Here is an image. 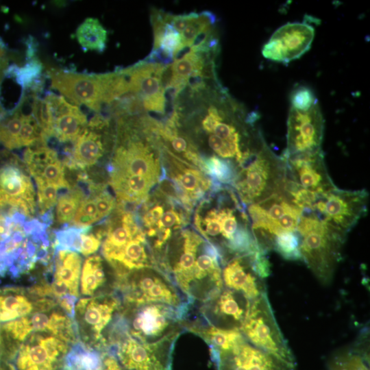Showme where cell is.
<instances>
[{
	"mask_svg": "<svg viewBox=\"0 0 370 370\" xmlns=\"http://www.w3.org/2000/svg\"><path fill=\"white\" fill-rule=\"evenodd\" d=\"M171 270L175 286L188 301L203 304L223 288L218 253L213 246L186 236Z\"/></svg>",
	"mask_w": 370,
	"mask_h": 370,
	"instance_id": "cell-1",
	"label": "cell"
},
{
	"mask_svg": "<svg viewBox=\"0 0 370 370\" xmlns=\"http://www.w3.org/2000/svg\"><path fill=\"white\" fill-rule=\"evenodd\" d=\"M304 261L323 284H329L340 262L346 236L314 214L302 212L297 228Z\"/></svg>",
	"mask_w": 370,
	"mask_h": 370,
	"instance_id": "cell-2",
	"label": "cell"
},
{
	"mask_svg": "<svg viewBox=\"0 0 370 370\" xmlns=\"http://www.w3.org/2000/svg\"><path fill=\"white\" fill-rule=\"evenodd\" d=\"M251 232L258 248L267 254L275 237L297 231L301 210L282 190L249 207Z\"/></svg>",
	"mask_w": 370,
	"mask_h": 370,
	"instance_id": "cell-3",
	"label": "cell"
},
{
	"mask_svg": "<svg viewBox=\"0 0 370 370\" xmlns=\"http://www.w3.org/2000/svg\"><path fill=\"white\" fill-rule=\"evenodd\" d=\"M51 87L75 105L99 112L113 101L115 73L86 74L50 69Z\"/></svg>",
	"mask_w": 370,
	"mask_h": 370,
	"instance_id": "cell-4",
	"label": "cell"
},
{
	"mask_svg": "<svg viewBox=\"0 0 370 370\" xmlns=\"http://www.w3.org/2000/svg\"><path fill=\"white\" fill-rule=\"evenodd\" d=\"M240 331L254 347L296 367L295 357L278 326L267 293L251 301Z\"/></svg>",
	"mask_w": 370,
	"mask_h": 370,
	"instance_id": "cell-5",
	"label": "cell"
},
{
	"mask_svg": "<svg viewBox=\"0 0 370 370\" xmlns=\"http://www.w3.org/2000/svg\"><path fill=\"white\" fill-rule=\"evenodd\" d=\"M369 195L365 190H348L336 186L317 198L308 212L347 236L367 212Z\"/></svg>",
	"mask_w": 370,
	"mask_h": 370,
	"instance_id": "cell-6",
	"label": "cell"
},
{
	"mask_svg": "<svg viewBox=\"0 0 370 370\" xmlns=\"http://www.w3.org/2000/svg\"><path fill=\"white\" fill-rule=\"evenodd\" d=\"M284 180V162L267 145L249 161L237 188L244 201L252 204L282 191Z\"/></svg>",
	"mask_w": 370,
	"mask_h": 370,
	"instance_id": "cell-7",
	"label": "cell"
},
{
	"mask_svg": "<svg viewBox=\"0 0 370 370\" xmlns=\"http://www.w3.org/2000/svg\"><path fill=\"white\" fill-rule=\"evenodd\" d=\"M281 158L284 165L283 188L319 196L336 186L327 170L322 149L293 155L283 152Z\"/></svg>",
	"mask_w": 370,
	"mask_h": 370,
	"instance_id": "cell-8",
	"label": "cell"
},
{
	"mask_svg": "<svg viewBox=\"0 0 370 370\" xmlns=\"http://www.w3.org/2000/svg\"><path fill=\"white\" fill-rule=\"evenodd\" d=\"M124 299L130 307L162 304L182 312L186 304L180 291L168 278L158 273L141 271L123 283Z\"/></svg>",
	"mask_w": 370,
	"mask_h": 370,
	"instance_id": "cell-9",
	"label": "cell"
},
{
	"mask_svg": "<svg viewBox=\"0 0 370 370\" xmlns=\"http://www.w3.org/2000/svg\"><path fill=\"white\" fill-rule=\"evenodd\" d=\"M23 341L12 357L16 370H60L71 341L49 333H35Z\"/></svg>",
	"mask_w": 370,
	"mask_h": 370,
	"instance_id": "cell-10",
	"label": "cell"
},
{
	"mask_svg": "<svg viewBox=\"0 0 370 370\" xmlns=\"http://www.w3.org/2000/svg\"><path fill=\"white\" fill-rule=\"evenodd\" d=\"M130 336L143 343H156L174 336L182 312L162 304L132 307Z\"/></svg>",
	"mask_w": 370,
	"mask_h": 370,
	"instance_id": "cell-11",
	"label": "cell"
},
{
	"mask_svg": "<svg viewBox=\"0 0 370 370\" xmlns=\"http://www.w3.org/2000/svg\"><path fill=\"white\" fill-rule=\"evenodd\" d=\"M324 119L319 101L309 108H289L287 119L286 148L288 155L321 149Z\"/></svg>",
	"mask_w": 370,
	"mask_h": 370,
	"instance_id": "cell-12",
	"label": "cell"
},
{
	"mask_svg": "<svg viewBox=\"0 0 370 370\" xmlns=\"http://www.w3.org/2000/svg\"><path fill=\"white\" fill-rule=\"evenodd\" d=\"M174 337L147 343L128 336L118 345L115 356L123 370H171Z\"/></svg>",
	"mask_w": 370,
	"mask_h": 370,
	"instance_id": "cell-13",
	"label": "cell"
},
{
	"mask_svg": "<svg viewBox=\"0 0 370 370\" xmlns=\"http://www.w3.org/2000/svg\"><path fill=\"white\" fill-rule=\"evenodd\" d=\"M306 16L303 22L288 23L276 29L264 45V58L276 62L288 64L301 58L311 47L314 25Z\"/></svg>",
	"mask_w": 370,
	"mask_h": 370,
	"instance_id": "cell-14",
	"label": "cell"
},
{
	"mask_svg": "<svg viewBox=\"0 0 370 370\" xmlns=\"http://www.w3.org/2000/svg\"><path fill=\"white\" fill-rule=\"evenodd\" d=\"M120 302L112 295L81 298L75 306L74 315L84 343L96 347L103 343V331L112 321Z\"/></svg>",
	"mask_w": 370,
	"mask_h": 370,
	"instance_id": "cell-15",
	"label": "cell"
},
{
	"mask_svg": "<svg viewBox=\"0 0 370 370\" xmlns=\"http://www.w3.org/2000/svg\"><path fill=\"white\" fill-rule=\"evenodd\" d=\"M164 66L143 60L121 69L128 81L129 92L140 97L145 110L158 113L164 112L165 98L161 81Z\"/></svg>",
	"mask_w": 370,
	"mask_h": 370,
	"instance_id": "cell-16",
	"label": "cell"
},
{
	"mask_svg": "<svg viewBox=\"0 0 370 370\" xmlns=\"http://www.w3.org/2000/svg\"><path fill=\"white\" fill-rule=\"evenodd\" d=\"M2 329L8 337L22 343L30 334L49 333L72 341L73 330L69 316L62 311L52 310L29 314L5 323Z\"/></svg>",
	"mask_w": 370,
	"mask_h": 370,
	"instance_id": "cell-17",
	"label": "cell"
},
{
	"mask_svg": "<svg viewBox=\"0 0 370 370\" xmlns=\"http://www.w3.org/2000/svg\"><path fill=\"white\" fill-rule=\"evenodd\" d=\"M217 370H296L247 341L224 352L212 353Z\"/></svg>",
	"mask_w": 370,
	"mask_h": 370,
	"instance_id": "cell-18",
	"label": "cell"
},
{
	"mask_svg": "<svg viewBox=\"0 0 370 370\" xmlns=\"http://www.w3.org/2000/svg\"><path fill=\"white\" fill-rule=\"evenodd\" d=\"M251 301L241 293L223 287L204 303L203 314L210 325L240 330L248 314Z\"/></svg>",
	"mask_w": 370,
	"mask_h": 370,
	"instance_id": "cell-19",
	"label": "cell"
},
{
	"mask_svg": "<svg viewBox=\"0 0 370 370\" xmlns=\"http://www.w3.org/2000/svg\"><path fill=\"white\" fill-rule=\"evenodd\" d=\"M258 251L233 258L222 272L223 285L251 301L267 293L264 279L258 268Z\"/></svg>",
	"mask_w": 370,
	"mask_h": 370,
	"instance_id": "cell-20",
	"label": "cell"
},
{
	"mask_svg": "<svg viewBox=\"0 0 370 370\" xmlns=\"http://www.w3.org/2000/svg\"><path fill=\"white\" fill-rule=\"evenodd\" d=\"M81 266L82 258L77 252L58 251L51 284L36 286L33 291L37 295H52L58 299L67 295L77 297Z\"/></svg>",
	"mask_w": 370,
	"mask_h": 370,
	"instance_id": "cell-21",
	"label": "cell"
},
{
	"mask_svg": "<svg viewBox=\"0 0 370 370\" xmlns=\"http://www.w3.org/2000/svg\"><path fill=\"white\" fill-rule=\"evenodd\" d=\"M35 192L28 175L14 162L0 167V201L21 209L24 214L34 211Z\"/></svg>",
	"mask_w": 370,
	"mask_h": 370,
	"instance_id": "cell-22",
	"label": "cell"
},
{
	"mask_svg": "<svg viewBox=\"0 0 370 370\" xmlns=\"http://www.w3.org/2000/svg\"><path fill=\"white\" fill-rule=\"evenodd\" d=\"M45 98L53 114L52 136L63 143L75 142L88 125L86 114L62 95L49 92Z\"/></svg>",
	"mask_w": 370,
	"mask_h": 370,
	"instance_id": "cell-23",
	"label": "cell"
},
{
	"mask_svg": "<svg viewBox=\"0 0 370 370\" xmlns=\"http://www.w3.org/2000/svg\"><path fill=\"white\" fill-rule=\"evenodd\" d=\"M25 162L35 179L69 189L71 186L64 177V165L53 149L42 143L29 147L24 154Z\"/></svg>",
	"mask_w": 370,
	"mask_h": 370,
	"instance_id": "cell-24",
	"label": "cell"
},
{
	"mask_svg": "<svg viewBox=\"0 0 370 370\" xmlns=\"http://www.w3.org/2000/svg\"><path fill=\"white\" fill-rule=\"evenodd\" d=\"M108 354L101 347L76 342L69 347L60 370H102Z\"/></svg>",
	"mask_w": 370,
	"mask_h": 370,
	"instance_id": "cell-25",
	"label": "cell"
},
{
	"mask_svg": "<svg viewBox=\"0 0 370 370\" xmlns=\"http://www.w3.org/2000/svg\"><path fill=\"white\" fill-rule=\"evenodd\" d=\"M49 300L32 301L25 291L18 287L0 288V322H9L32 312L35 307L42 306Z\"/></svg>",
	"mask_w": 370,
	"mask_h": 370,
	"instance_id": "cell-26",
	"label": "cell"
},
{
	"mask_svg": "<svg viewBox=\"0 0 370 370\" xmlns=\"http://www.w3.org/2000/svg\"><path fill=\"white\" fill-rule=\"evenodd\" d=\"M103 151L101 135L87 125L75 141L71 165L86 168L95 164Z\"/></svg>",
	"mask_w": 370,
	"mask_h": 370,
	"instance_id": "cell-27",
	"label": "cell"
},
{
	"mask_svg": "<svg viewBox=\"0 0 370 370\" xmlns=\"http://www.w3.org/2000/svg\"><path fill=\"white\" fill-rule=\"evenodd\" d=\"M77 40L84 51L103 52L106 48L108 32L97 18H86L77 28Z\"/></svg>",
	"mask_w": 370,
	"mask_h": 370,
	"instance_id": "cell-28",
	"label": "cell"
},
{
	"mask_svg": "<svg viewBox=\"0 0 370 370\" xmlns=\"http://www.w3.org/2000/svg\"><path fill=\"white\" fill-rule=\"evenodd\" d=\"M198 332L210 345L212 353L229 351L246 341L238 329H227L208 324Z\"/></svg>",
	"mask_w": 370,
	"mask_h": 370,
	"instance_id": "cell-29",
	"label": "cell"
},
{
	"mask_svg": "<svg viewBox=\"0 0 370 370\" xmlns=\"http://www.w3.org/2000/svg\"><path fill=\"white\" fill-rule=\"evenodd\" d=\"M106 281L102 260L98 256L88 257L82 267L80 276L82 294L91 296L101 287Z\"/></svg>",
	"mask_w": 370,
	"mask_h": 370,
	"instance_id": "cell-30",
	"label": "cell"
},
{
	"mask_svg": "<svg viewBox=\"0 0 370 370\" xmlns=\"http://www.w3.org/2000/svg\"><path fill=\"white\" fill-rule=\"evenodd\" d=\"M42 71V63L34 57L27 60V63L23 66H18L16 64L8 66L5 76L13 77L23 90L32 88L34 90H37L42 85L40 80Z\"/></svg>",
	"mask_w": 370,
	"mask_h": 370,
	"instance_id": "cell-31",
	"label": "cell"
},
{
	"mask_svg": "<svg viewBox=\"0 0 370 370\" xmlns=\"http://www.w3.org/2000/svg\"><path fill=\"white\" fill-rule=\"evenodd\" d=\"M329 370H369L367 351L362 343L337 353L329 362Z\"/></svg>",
	"mask_w": 370,
	"mask_h": 370,
	"instance_id": "cell-32",
	"label": "cell"
},
{
	"mask_svg": "<svg viewBox=\"0 0 370 370\" xmlns=\"http://www.w3.org/2000/svg\"><path fill=\"white\" fill-rule=\"evenodd\" d=\"M23 96L18 106L0 120V144L8 149L18 148V137L25 114L22 111Z\"/></svg>",
	"mask_w": 370,
	"mask_h": 370,
	"instance_id": "cell-33",
	"label": "cell"
},
{
	"mask_svg": "<svg viewBox=\"0 0 370 370\" xmlns=\"http://www.w3.org/2000/svg\"><path fill=\"white\" fill-rule=\"evenodd\" d=\"M127 219V217H125L122 225L110 230L103 242L102 247L103 254L108 260L130 240L139 234L136 233V230L130 224H128Z\"/></svg>",
	"mask_w": 370,
	"mask_h": 370,
	"instance_id": "cell-34",
	"label": "cell"
},
{
	"mask_svg": "<svg viewBox=\"0 0 370 370\" xmlns=\"http://www.w3.org/2000/svg\"><path fill=\"white\" fill-rule=\"evenodd\" d=\"M83 191L78 187H70L58 197L56 203V219L59 223L72 221L80 204L84 199Z\"/></svg>",
	"mask_w": 370,
	"mask_h": 370,
	"instance_id": "cell-35",
	"label": "cell"
},
{
	"mask_svg": "<svg viewBox=\"0 0 370 370\" xmlns=\"http://www.w3.org/2000/svg\"><path fill=\"white\" fill-rule=\"evenodd\" d=\"M273 250L289 260H301L299 251V237L297 232H283L273 242Z\"/></svg>",
	"mask_w": 370,
	"mask_h": 370,
	"instance_id": "cell-36",
	"label": "cell"
},
{
	"mask_svg": "<svg viewBox=\"0 0 370 370\" xmlns=\"http://www.w3.org/2000/svg\"><path fill=\"white\" fill-rule=\"evenodd\" d=\"M46 138L32 114L25 115L18 137V148L30 147L37 142H45Z\"/></svg>",
	"mask_w": 370,
	"mask_h": 370,
	"instance_id": "cell-37",
	"label": "cell"
},
{
	"mask_svg": "<svg viewBox=\"0 0 370 370\" xmlns=\"http://www.w3.org/2000/svg\"><path fill=\"white\" fill-rule=\"evenodd\" d=\"M32 114L40 127L45 136H52L53 114L51 107L44 98L35 96L32 102Z\"/></svg>",
	"mask_w": 370,
	"mask_h": 370,
	"instance_id": "cell-38",
	"label": "cell"
},
{
	"mask_svg": "<svg viewBox=\"0 0 370 370\" xmlns=\"http://www.w3.org/2000/svg\"><path fill=\"white\" fill-rule=\"evenodd\" d=\"M217 16L210 11H204L193 18L180 34L182 46H190L199 32L209 24H216Z\"/></svg>",
	"mask_w": 370,
	"mask_h": 370,
	"instance_id": "cell-39",
	"label": "cell"
},
{
	"mask_svg": "<svg viewBox=\"0 0 370 370\" xmlns=\"http://www.w3.org/2000/svg\"><path fill=\"white\" fill-rule=\"evenodd\" d=\"M88 227H71L59 230L56 234L55 247L58 251L69 250L79 252L81 235Z\"/></svg>",
	"mask_w": 370,
	"mask_h": 370,
	"instance_id": "cell-40",
	"label": "cell"
},
{
	"mask_svg": "<svg viewBox=\"0 0 370 370\" xmlns=\"http://www.w3.org/2000/svg\"><path fill=\"white\" fill-rule=\"evenodd\" d=\"M37 188L38 206L42 214L53 208L57 203L61 188L54 184L35 179Z\"/></svg>",
	"mask_w": 370,
	"mask_h": 370,
	"instance_id": "cell-41",
	"label": "cell"
},
{
	"mask_svg": "<svg viewBox=\"0 0 370 370\" xmlns=\"http://www.w3.org/2000/svg\"><path fill=\"white\" fill-rule=\"evenodd\" d=\"M99 220L95 199L84 198L80 204L71 223L76 227H86Z\"/></svg>",
	"mask_w": 370,
	"mask_h": 370,
	"instance_id": "cell-42",
	"label": "cell"
},
{
	"mask_svg": "<svg viewBox=\"0 0 370 370\" xmlns=\"http://www.w3.org/2000/svg\"><path fill=\"white\" fill-rule=\"evenodd\" d=\"M317 101L313 91L306 86H296L291 93V107L297 109L309 108Z\"/></svg>",
	"mask_w": 370,
	"mask_h": 370,
	"instance_id": "cell-43",
	"label": "cell"
},
{
	"mask_svg": "<svg viewBox=\"0 0 370 370\" xmlns=\"http://www.w3.org/2000/svg\"><path fill=\"white\" fill-rule=\"evenodd\" d=\"M211 173L222 182H227L231 178L232 171L229 163L217 157L210 160Z\"/></svg>",
	"mask_w": 370,
	"mask_h": 370,
	"instance_id": "cell-44",
	"label": "cell"
},
{
	"mask_svg": "<svg viewBox=\"0 0 370 370\" xmlns=\"http://www.w3.org/2000/svg\"><path fill=\"white\" fill-rule=\"evenodd\" d=\"M101 245L100 237L94 234H87L86 232L81 235V242L79 252L84 256H89L96 252Z\"/></svg>",
	"mask_w": 370,
	"mask_h": 370,
	"instance_id": "cell-45",
	"label": "cell"
},
{
	"mask_svg": "<svg viewBox=\"0 0 370 370\" xmlns=\"http://www.w3.org/2000/svg\"><path fill=\"white\" fill-rule=\"evenodd\" d=\"M94 199L99 219L107 215L113 208V200L106 194L99 195Z\"/></svg>",
	"mask_w": 370,
	"mask_h": 370,
	"instance_id": "cell-46",
	"label": "cell"
},
{
	"mask_svg": "<svg viewBox=\"0 0 370 370\" xmlns=\"http://www.w3.org/2000/svg\"><path fill=\"white\" fill-rule=\"evenodd\" d=\"M125 179V186L130 193H139L146 186V180L144 176L131 175Z\"/></svg>",
	"mask_w": 370,
	"mask_h": 370,
	"instance_id": "cell-47",
	"label": "cell"
},
{
	"mask_svg": "<svg viewBox=\"0 0 370 370\" xmlns=\"http://www.w3.org/2000/svg\"><path fill=\"white\" fill-rule=\"evenodd\" d=\"M198 14L190 12L178 15H171L170 24L180 34H181L189 22L195 18Z\"/></svg>",
	"mask_w": 370,
	"mask_h": 370,
	"instance_id": "cell-48",
	"label": "cell"
},
{
	"mask_svg": "<svg viewBox=\"0 0 370 370\" xmlns=\"http://www.w3.org/2000/svg\"><path fill=\"white\" fill-rule=\"evenodd\" d=\"M206 232L210 237L221 236V225L215 212H213L212 216L207 219Z\"/></svg>",
	"mask_w": 370,
	"mask_h": 370,
	"instance_id": "cell-49",
	"label": "cell"
},
{
	"mask_svg": "<svg viewBox=\"0 0 370 370\" xmlns=\"http://www.w3.org/2000/svg\"><path fill=\"white\" fill-rule=\"evenodd\" d=\"M12 226V222L8 217L0 214V240L10 234Z\"/></svg>",
	"mask_w": 370,
	"mask_h": 370,
	"instance_id": "cell-50",
	"label": "cell"
},
{
	"mask_svg": "<svg viewBox=\"0 0 370 370\" xmlns=\"http://www.w3.org/2000/svg\"><path fill=\"white\" fill-rule=\"evenodd\" d=\"M180 183L185 189L193 190L197 185V177L191 173H186L181 177Z\"/></svg>",
	"mask_w": 370,
	"mask_h": 370,
	"instance_id": "cell-51",
	"label": "cell"
},
{
	"mask_svg": "<svg viewBox=\"0 0 370 370\" xmlns=\"http://www.w3.org/2000/svg\"><path fill=\"white\" fill-rule=\"evenodd\" d=\"M102 370H123L115 356L108 354Z\"/></svg>",
	"mask_w": 370,
	"mask_h": 370,
	"instance_id": "cell-52",
	"label": "cell"
},
{
	"mask_svg": "<svg viewBox=\"0 0 370 370\" xmlns=\"http://www.w3.org/2000/svg\"><path fill=\"white\" fill-rule=\"evenodd\" d=\"M177 220V217L172 212H166L162 214L160 219L161 225L164 227H170L173 226Z\"/></svg>",
	"mask_w": 370,
	"mask_h": 370,
	"instance_id": "cell-53",
	"label": "cell"
},
{
	"mask_svg": "<svg viewBox=\"0 0 370 370\" xmlns=\"http://www.w3.org/2000/svg\"><path fill=\"white\" fill-rule=\"evenodd\" d=\"M172 147L177 152H182L186 149L187 143L184 138L182 137H173L171 138Z\"/></svg>",
	"mask_w": 370,
	"mask_h": 370,
	"instance_id": "cell-54",
	"label": "cell"
},
{
	"mask_svg": "<svg viewBox=\"0 0 370 370\" xmlns=\"http://www.w3.org/2000/svg\"><path fill=\"white\" fill-rule=\"evenodd\" d=\"M8 67V60L5 58H0V88L3 81V79L5 77V71ZM0 110L5 111L3 108L1 102H0Z\"/></svg>",
	"mask_w": 370,
	"mask_h": 370,
	"instance_id": "cell-55",
	"label": "cell"
},
{
	"mask_svg": "<svg viewBox=\"0 0 370 370\" xmlns=\"http://www.w3.org/2000/svg\"><path fill=\"white\" fill-rule=\"evenodd\" d=\"M0 370H16L10 362L0 359Z\"/></svg>",
	"mask_w": 370,
	"mask_h": 370,
	"instance_id": "cell-56",
	"label": "cell"
},
{
	"mask_svg": "<svg viewBox=\"0 0 370 370\" xmlns=\"http://www.w3.org/2000/svg\"><path fill=\"white\" fill-rule=\"evenodd\" d=\"M7 53V48L2 40L1 38L0 37V58H5Z\"/></svg>",
	"mask_w": 370,
	"mask_h": 370,
	"instance_id": "cell-57",
	"label": "cell"
},
{
	"mask_svg": "<svg viewBox=\"0 0 370 370\" xmlns=\"http://www.w3.org/2000/svg\"><path fill=\"white\" fill-rule=\"evenodd\" d=\"M1 328H0V355L1 354Z\"/></svg>",
	"mask_w": 370,
	"mask_h": 370,
	"instance_id": "cell-58",
	"label": "cell"
}]
</instances>
